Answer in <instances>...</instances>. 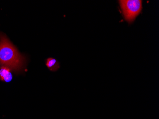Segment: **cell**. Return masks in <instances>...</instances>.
Segmentation results:
<instances>
[{
  "mask_svg": "<svg viewBox=\"0 0 159 119\" xmlns=\"http://www.w3.org/2000/svg\"><path fill=\"white\" fill-rule=\"evenodd\" d=\"M25 63L24 56L19 53L4 34L0 33V66L19 71L23 69Z\"/></svg>",
  "mask_w": 159,
  "mask_h": 119,
  "instance_id": "1",
  "label": "cell"
},
{
  "mask_svg": "<svg viewBox=\"0 0 159 119\" xmlns=\"http://www.w3.org/2000/svg\"><path fill=\"white\" fill-rule=\"evenodd\" d=\"M46 65L51 71H56L60 68L59 62L54 58H48L46 60Z\"/></svg>",
  "mask_w": 159,
  "mask_h": 119,
  "instance_id": "4",
  "label": "cell"
},
{
  "mask_svg": "<svg viewBox=\"0 0 159 119\" xmlns=\"http://www.w3.org/2000/svg\"><path fill=\"white\" fill-rule=\"evenodd\" d=\"M11 70L5 66L0 67V80L6 83H9L12 79Z\"/></svg>",
  "mask_w": 159,
  "mask_h": 119,
  "instance_id": "3",
  "label": "cell"
},
{
  "mask_svg": "<svg viewBox=\"0 0 159 119\" xmlns=\"http://www.w3.org/2000/svg\"><path fill=\"white\" fill-rule=\"evenodd\" d=\"M119 2L125 20L129 24L133 23L142 11L143 1L141 0H122Z\"/></svg>",
  "mask_w": 159,
  "mask_h": 119,
  "instance_id": "2",
  "label": "cell"
}]
</instances>
